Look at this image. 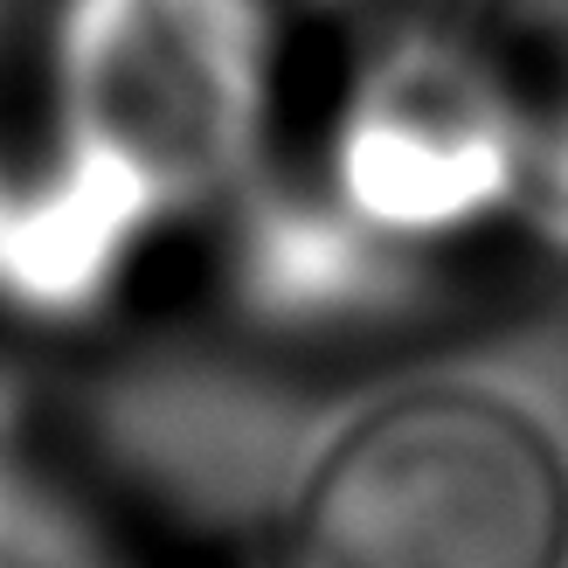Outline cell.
<instances>
[{"instance_id":"cell-3","label":"cell","mask_w":568,"mask_h":568,"mask_svg":"<svg viewBox=\"0 0 568 568\" xmlns=\"http://www.w3.org/2000/svg\"><path fill=\"white\" fill-rule=\"evenodd\" d=\"M458 98L493 187L568 222V0H493L458 36Z\"/></svg>"},{"instance_id":"cell-1","label":"cell","mask_w":568,"mask_h":568,"mask_svg":"<svg viewBox=\"0 0 568 568\" xmlns=\"http://www.w3.org/2000/svg\"><path fill=\"white\" fill-rule=\"evenodd\" d=\"M271 42L243 0H77L63 28V181L36 215L132 222L215 187L271 104Z\"/></svg>"},{"instance_id":"cell-2","label":"cell","mask_w":568,"mask_h":568,"mask_svg":"<svg viewBox=\"0 0 568 568\" xmlns=\"http://www.w3.org/2000/svg\"><path fill=\"white\" fill-rule=\"evenodd\" d=\"M298 568H568V471L506 403L416 395L312 478Z\"/></svg>"},{"instance_id":"cell-4","label":"cell","mask_w":568,"mask_h":568,"mask_svg":"<svg viewBox=\"0 0 568 568\" xmlns=\"http://www.w3.org/2000/svg\"><path fill=\"white\" fill-rule=\"evenodd\" d=\"M277 70H320L339 104H367L437 70L465 36V0H243Z\"/></svg>"}]
</instances>
